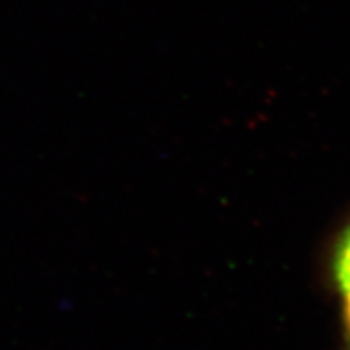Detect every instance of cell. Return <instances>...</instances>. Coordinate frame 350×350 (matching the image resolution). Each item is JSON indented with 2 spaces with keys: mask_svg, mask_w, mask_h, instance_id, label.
Instances as JSON below:
<instances>
[{
  "mask_svg": "<svg viewBox=\"0 0 350 350\" xmlns=\"http://www.w3.org/2000/svg\"><path fill=\"white\" fill-rule=\"evenodd\" d=\"M332 273L342 301L345 326L350 332V224L340 234L332 256Z\"/></svg>",
  "mask_w": 350,
  "mask_h": 350,
  "instance_id": "cell-1",
  "label": "cell"
}]
</instances>
